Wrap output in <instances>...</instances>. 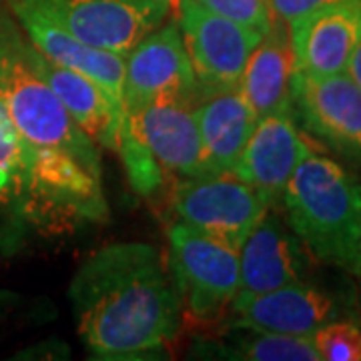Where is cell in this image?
<instances>
[{
  "instance_id": "cell-22",
  "label": "cell",
  "mask_w": 361,
  "mask_h": 361,
  "mask_svg": "<svg viewBox=\"0 0 361 361\" xmlns=\"http://www.w3.org/2000/svg\"><path fill=\"white\" fill-rule=\"evenodd\" d=\"M197 2L209 11L257 32L259 37H263L275 20L267 0H197Z\"/></svg>"
},
{
  "instance_id": "cell-26",
  "label": "cell",
  "mask_w": 361,
  "mask_h": 361,
  "mask_svg": "<svg viewBox=\"0 0 361 361\" xmlns=\"http://www.w3.org/2000/svg\"><path fill=\"white\" fill-rule=\"evenodd\" d=\"M357 310H360V323H361V277H360V287H357Z\"/></svg>"
},
{
  "instance_id": "cell-7",
  "label": "cell",
  "mask_w": 361,
  "mask_h": 361,
  "mask_svg": "<svg viewBox=\"0 0 361 361\" xmlns=\"http://www.w3.org/2000/svg\"><path fill=\"white\" fill-rule=\"evenodd\" d=\"M179 28L201 97L239 87L247 59L261 37L199 4L177 0Z\"/></svg>"
},
{
  "instance_id": "cell-23",
  "label": "cell",
  "mask_w": 361,
  "mask_h": 361,
  "mask_svg": "<svg viewBox=\"0 0 361 361\" xmlns=\"http://www.w3.org/2000/svg\"><path fill=\"white\" fill-rule=\"evenodd\" d=\"M334 2L337 0H267L271 14L283 23H289L297 16H303V14L317 11L327 4H334Z\"/></svg>"
},
{
  "instance_id": "cell-17",
  "label": "cell",
  "mask_w": 361,
  "mask_h": 361,
  "mask_svg": "<svg viewBox=\"0 0 361 361\" xmlns=\"http://www.w3.org/2000/svg\"><path fill=\"white\" fill-rule=\"evenodd\" d=\"M295 71V54L287 23L275 18L249 54L237 89L257 118L285 113L291 111V85Z\"/></svg>"
},
{
  "instance_id": "cell-5",
  "label": "cell",
  "mask_w": 361,
  "mask_h": 361,
  "mask_svg": "<svg viewBox=\"0 0 361 361\" xmlns=\"http://www.w3.org/2000/svg\"><path fill=\"white\" fill-rule=\"evenodd\" d=\"M231 323L287 336L313 337L317 329L341 317H357V293L348 285H329L315 277L267 293H237Z\"/></svg>"
},
{
  "instance_id": "cell-10",
  "label": "cell",
  "mask_w": 361,
  "mask_h": 361,
  "mask_svg": "<svg viewBox=\"0 0 361 361\" xmlns=\"http://www.w3.org/2000/svg\"><path fill=\"white\" fill-rule=\"evenodd\" d=\"M201 99L193 66L177 20H169L142 37L125 56V113L157 101Z\"/></svg>"
},
{
  "instance_id": "cell-21",
  "label": "cell",
  "mask_w": 361,
  "mask_h": 361,
  "mask_svg": "<svg viewBox=\"0 0 361 361\" xmlns=\"http://www.w3.org/2000/svg\"><path fill=\"white\" fill-rule=\"evenodd\" d=\"M311 339L322 361H361V323L357 317L329 322Z\"/></svg>"
},
{
  "instance_id": "cell-12",
  "label": "cell",
  "mask_w": 361,
  "mask_h": 361,
  "mask_svg": "<svg viewBox=\"0 0 361 361\" xmlns=\"http://www.w3.org/2000/svg\"><path fill=\"white\" fill-rule=\"evenodd\" d=\"M317 259L285 221L277 207H269L239 249V293L257 295L283 285L310 279Z\"/></svg>"
},
{
  "instance_id": "cell-16",
  "label": "cell",
  "mask_w": 361,
  "mask_h": 361,
  "mask_svg": "<svg viewBox=\"0 0 361 361\" xmlns=\"http://www.w3.org/2000/svg\"><path fill=\"white\" fill-rule=\"evenodd\" d=\"M32 237L44 233L30 157L0 99V257L16 255Z\"/></svg>"
},
{
  "instance_id": "cell-4",
  "label": "cell",
  "mask_w": 361,
  "mask_h": 361,
  "mask_svg": "<svg viewBox=\"0 0 361 361\" xmlns=\"http://www.w3.org/2000/svg\"><path fill=\"white\" fill-rule=\"evenodd\" d=\"M167 261L183 310L193 319L217 322L229 311L241 285L239 251L177 221L169 227Z\"/></svg>"
},
{
  "instance_id": "cell-6",
  "label": "cell",
  "mask_w": 361,
  "mask_h": 361,
  "mask_svg": "<svg viewBox=\"0 0 361 361\" xmlns=\"http://www.w3.org/2000/svg\"><path fill=\"white\" fill-rule=\"evenodd\" d=\"M171 207L180 223L235 251L269 209L251 185L233 173L185 177L173 189Z\"/></svg>"
},
{
  "instance_id": "cell-25",
  "label": "cell",
  "mask_w": 361,
  "mask_h": 361,
  "mask_svg": "<svg viewBox=\"0 0 361 361\" xmlns=\"http://www.w3.org/2000/svg\"><path fill=\"white\" fill-rule=\"evenodd\" d=\"M349 275L361 277V219H360V225H357V235H355V245H353V259H351Z\"/></svg>"
},
{
  "instance_id": "cell-11",
  "label": "cell",
  "mask_w": 361,
  "mask_h": 361,
  "mask_svg": "<svg viewBox=\"0 0 361 361\" xmlns=\"http://www.w3.org/2000/svg\"><path fill=\"white\" fill-rule=\"evenodd\" d=\"M4 4L40 54L94 80L113 99L116 109L127 116L123 101L125 56L82 42L44 13L35 0H4Z\"/></svg>"
},
{
  "instance_id": "cell-19",
  "label": "cell",
  "mask_w": 361,
  "mask_h": 361,
  "mask_svg": "<svg viewBox=\"0 0 361 361\" xmlns=\"http://www.w3.org/2000/svg\"><path fill=\"white\" fill-rule=\"evenodd\" d=\"M209 175L233 173L245 149L257 116L239 89L201 97L195 104Z\"/></svg>"
},
{
  "instance_id": "cell-20",
  "label": "cell",
  "mask_w": 361,
  "mask_h": 361,
  "mask_svg": "<svg viewBox=\"0 0 361 361\" xmlns=\"http://www.w3.org/2000/svg\"><path fill=\"white\" fill-rule=\"evenodd\" d=\"M221 343H211L203 353L209 357L241 361H322L311 337L287 336L275 331L233 325L223 334Z\"/></svg>"
},
{
  "instance_id": "cell-3",
  "label": "cell",
  "mask_w": 361,
  "mask_h": 361,
  "mask_svg": "<svg viewBox=\"0 0 361 361\" xmlns=\"http://www.w3.org/2000/svg\"><path fill=\"white\" fill-rule=\"evenodd\" d=\"M279 207L313 257L349 273L361 219V180L353 173L310 153L291 175Z\"/></svg>"
},
{
  "instance_id": "cell-18",
  "label": "cell",
  "mask_w": 361,
  "mask_h": 361,
  "mask_svg": "<svg viewBox=\"0 0 361 361\" xmlns=\"http://www.w3.org/2000/svg\"><path fill=\"white\" fill-rule=\"evenodd\" d=\"M37 65L78 127L99 147L116 153L121 142V129L127 116L116 109L103 87L73 68L52 63L39 51Z\"/></svg>"
},
{
  "instance_id": "cell-24",
  "label": "cell",
  "mask_w": 361,
  "mask_h": 361,
  "mask_svg": "<svg viewBox=\"0 0 361 361\" xmlns=\"http://www.w3.org/2000/svg\"><path fill=\"white\" fill-rule=\"evenodd\" d=\"M345 73H348L349 77H351V80L361 89V40L360 44H357V49L351 54V61H349L348 71H345Z\"/></svg>"
},
{
  "instance_id": "cell-13",
  "label": "cell",
  "mask_w": 361,
  "mask_h": 361,
  "mask_svg": "<svg viewBox=\"0 0 361 361\" xmlns=\"http://www.w3.org/2000/svg\"><path fill=\"white\" fill-rule=\"evenodd\" d=\"M313 153L291 111L257 118L233 175L251 185L269 207L281 205L285 187L305 157Z\"/></svg>"
},
{
  "instance_id": "cell-2",
  "label": "cell",
  "mask_w": 361,
  "mask_h": 361,
  "mask_svg": "<svg viewBox=\"0 0 361 361\" xmlns=\"http://www.w3.org/2000/svg\"><path fill=\"white\" fill-rule=\"evenodd\" d=\"M68 301L78 336L103 360L161 351L179 334L185 311L169 261L141 241L104 245L85 257Z\"/></svg>"
},
{
  "instance_id": "cell-1",
  "label": "cell",
  "mask_w": 361,
  "mask_h": 361,
  "mask_svg": "<svg viewBox=\"0 0 361 361\" xmlns=\"http://www.w3.org/2000/svg\"><path fill=\"white\" fill-rule=\"evenodd\" d=\"M0 99L25 142L44 237L109 217L99 145L68 115L37 65V49L0 11Z\"/></svg>"
},
{
  "instance_id": "cell-8",
  "label": "cell",
  "mask_w": 361,
  "mask_h": 361,
  "mask_svg": "<svg viewBox=\"0 0 361 361\" xmlns=\"http://www.w3.org/2000/svg\"><path fill=\"white\" fill-rule=\"evenodd\" d=\"M291 115L315 141L361 167V89L348 73L315 77L295 71Z\"/></svg>"
},
{
  "instance_id": "cell-14",
  "label": "cell",
  "mask_w": 361,
  "mask_h": 361,
  "mask_svg": "<svg viewBox=\"0 0 361 361\" xmlns=\"http://www.w3.org/2000/svg\"><path fill=\"white\" fill-rule=\"evenodd\" d=\"M287 30L297 71L315 77L345 73L361 40V0H337L297 16Z\"/></svg>"
},
{
  "instance_id": "cell-15",
  "label": "cell",
  "mask_w": 361,
  "mask_h": 361,
  "mask_svg": "<svg viewBox=\"0 0 361 361\" xmlns=\"http://www.w3.org/2000/svg\"><path fill=\"white\" fill-rule=\"evenodd\" d=\"M123 127L149 149L163 171L180 177L209 175L195 103H149L129 111Z\"/></svg>"
},
{
  "instance_id": "cell-9",
  "label": "cell",
  "mask_w": 361,
  "mask_h": 361,
  "mask_svg": "<svg viewBox=\"0 0 361 361\" xmlns=\"http://www.w3.org/2000/svg\"><path fill=\"white\" fill-rule=\"evenodd\" d=\"M44 13L94 49L127 56L165 23L173 0H35Z\"/></svg>"
}]
</instances>
